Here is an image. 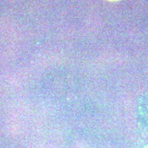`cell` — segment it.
Listing matches in <instances>:
<instances>
[{
    "label": "cell",
    "mask_w": 148,
    "mask_h": 148,
    "mask_svg": "<svg viewBox=\"0 0 148 148\" xmlns=\"http://www.w3.org/2000/svg\"><path fill=\"white\" fill-rule=\"evenodd\" d=\"M107 1H119V0H107Z\"/></svg>",
    "instance_id": "obj_1"
}]
</instances>
